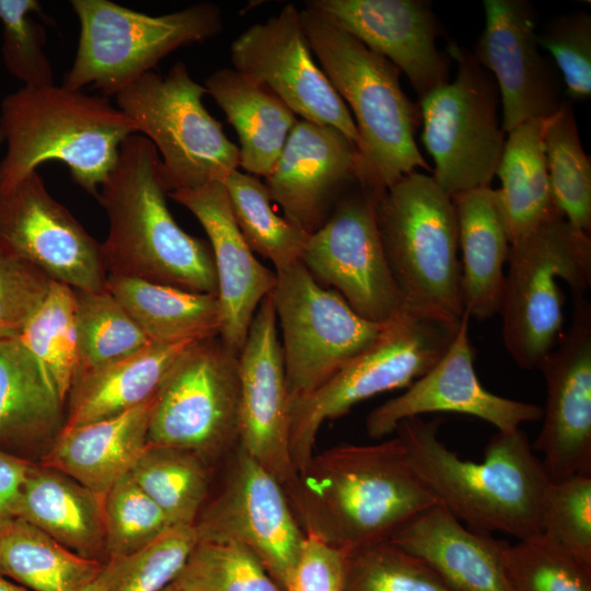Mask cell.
Listing matches in <instances>:
<instances>
[{"label":"cell","mask_w":591,"mask_h":591,"mask_svg":"<svg viewBox=\"0 0 591 591\" xmlns=\"http://www.w3.org/2000/svg\"><path fill=\"white\" fill-rule=\"evenodd\" d=\"M436 503L394 437L313 454L299 474L292 508L305 533L348 553L390 540Z\"/></svg>","instance_id":"obj_1"},{"label":"cell","mask_w":591,"mask_h":591,"mask_svg":"<svg viewBox=\"0 0 591 591\" xmlns=\"http://www.w3.org/2000/svg\"><path fill=\"white\" fill-rule=\"evenodd\" d=\"M108 232L101 253L107 276L142 279L186 291L218 294L209 242L185 232L173 218L155 147L129 136L100 186Z\"/></svg>","instance_id":"obj_2"},{"label":"cell","mask_w":591,"mask_h":591,"mask_svg":"<svg viewBox=\"0 0 591 591\" xmlns=\"http://www.w3.org/2000/svg\"><path fill=\"white\" fill-rule=\"evenodd\" d=\"M439 419L402 420L396 437L407 462L433 495L467 528L501 532L522 540L541 533L538 508L549 482L526 434L519 428L497 431L479 462L462 460L438 438Z\"/></svg>","instance_id":"obj_3"},{"label":"cell","mask_w":591,"mask_h":591,"mask_svg":"<svg viewBox=\"0 0 591 591\" xmlns=\"http://www.w3.org/2000/svg\"><path fill=\"white\" fill-rule=\"evenodd\" d=\"M300 18L320 68L354 114L358 183L381 195L418 169L430 171L415 140L420 108L403 91L401 71L325 14L305 7Z\"/></svg>","instance_id":"obj_4"},{"label":"cell","mask_w":591,"mask_h":591,"mask_svg":"<svg viewBox=\"0 0 591 591\" xmlns=\"http://www.w3.org/2000/svg\"><path fill=\"white\" fill-rule=\"evenodd\" d=\"M7 151L0 189L20 182L45 162L68 166L72 181L91 195L115 166L135 124L107 97L66 86H22L0 104Z\"/></svg>","instance_id":"obj_5"},{"label":"cell","mask_w":591,"mask_h":591,"mask_svg":"<svg viewBox=\"0 0 591 591\" xmlns=\"http://www.w3.org/2000/svg\"><path fill=\"white\" fill-rule=\"evenodd\" d=\"M375 216L404 309L461 320L457 220L451 197L431 175L414 171L379 196Z\"/></svg>","instance_id":"obj_6"},{"label":"cell","mask_w":591,"mask_h":591,"mask_svg":"<svg viewBox=\"0 0 591 591\" xmlns=\"http://www.w3.org/2000/svg\"><path fill=\"white\" fill-rule=\"evenodd\" d=\"M499 306L507 351L522 369L538 368L564 333V281L572 299L591 286L590 234L564 217L510 244Z\"/></svg>","instance_id":"obj_7"},{"label":"cell","mask_w":591,"mask_h":591,"mask_svg":"<svg viewBox=\"0 0 591 591\" xmlns=\"http://www.w3.org/2000/svg\"><path fill=\"white\" fill-rule=\"evenodd\" d=\"M461 320L403 309L370 346L322 386L291 402L290 451L298 474L313 456L325 421L346 415L374 395L408 387L445 354Z\"/></svg>","instance_id":"obj_8"},{"label":"cell","mask_w":591,"mask_h":591,"mask_svg":"<svg viewBox=\"0 0 591 591\" xmlns=\"http://www.w3.org/2000/svg\"><path fill=\"white\" fill-rule=\"evenodd\" d=\"M79 44L62 85L115 95L178 48L204 43L223 28L221 10L196 3L162 15L134 11L108 0H72Z\"/></svg>","instance_id":"obj_9"},{"label":"cell","mask_w":591,"mask_h":591,"mask_svg":"<svg viewBox=\"0 0 591 591\" xmlns=\"http://www.w3.org/2000/svg\"><path fill=\"white\" fill-rule=\"evenodd\" d=\"M205 85L178 61L119 90L116 106L157 149L167 194L223 182L240 166L239 147L202 104Z\"/></svg>","instance_id":"obj_10"},{"label":"cell","mask_w":591,"mask_h":591,"mask_svg":"<svg viewBox=\"0 0 591 591\" xmlns=\"http://www.w3.org/2000/svg\"><path fill=\"white\" fill-rule=\"evenodd\" d=\"M457 73L419 100L421 141L433 160L431 175L451 198L489 187L506 132L498 116L500 96L493 76L472 51L450 42Z\"/></svg>","instance_id":"obj_11"},{"label":"cell","mask_w":591,"mask_h":591,"mask_svg":"<svg viewBox=\"0 0 591 591\" xmlns=\"http://www.w3.org/2000/svg\"><path fill=\"white\" fill-rule=\"evenodd\" d=\"M240 404L239 355L219 336L197 340L153 398L148 444L190 451L210 463L237 445Z\"/></svg>","instance_id":"obj_12"},{"label":"cell","mask_w":591,"mask_h":591,"mask_svg":"<svg viewBox=\"0 0 591 591\" xmlns=\"http://www.w3.org/2000/svg\"><path fill=\"white\" fill-rule=\"evenodd\" d=\"M276 275L273 297L291 403L322 386L370 346L390 321L360 316L339 293L316 282L302 262Z\"/></svg>","instance_id":"obj_13"},{"label":"cell","mask_w":591,"mask_h":591,"mask_svg":"<svg viewBox=\"0 0 591 591\" xmlns=\"http://www.w3.org/2000/svg\"><path fill=\"white\" fill-rule=\"evenodd\" d=\"M379 195L356 184L311 234L301 262L321 286L339 293L360 316L386 323L404 309L375 216Z\"/></svg>","instance_id":"obj_14"},{"label":"cell","mask_w":591,"mask_h":591,"mask_svg":"<svg viewBox=\"0 0 591 591\" xmlns=\"http://www.w3.org/2000/svg\"><path fill=\"white\" fill-rule=\"evenodd\" d=\"M232 452L221 490L194 523L197 541L248 547L285 590L306 534L278 480L239 445Z\"/></svg>","instance_id":"obj_15"},{"label":"cell","mask_w":591,"mask_h":591,"mask_svg":"<svg viewBox=\"0 0 591 591\" xmlns=\"http://www.w3.org/2000/svg\"><path fill=\"white\" fill-rule=\"evenodd\" d=\"M231 61L235 71L273 92L301 119L332 126L358 148L352 115L314 61L294 4L237 36Z\"/></svg>","instance_id":"obj_16"},{"label":"cell","mask_w":591,"mask_h":591,"mask_svg":"<svg viewBox=\"0 0 591 591\" xmlns=\"http://www.w3.org/2000/svg\"><path fill=\"white\" fill-rule=\"evenodd\" d=\"M0 251L73 289L107 288L101 243L50 195L37 171L0 189Z\"/></svg>","instance_id":"obj_17"},{"label":"cell","mask_w":591,"mask_h":591,"mask_svg":"<svg viewBox=\"0 0 591 591\" xmlns=\"http://www.w3.org/2000/svg\"><path fill=\"white\" fill-rule=\"evenodd\" d=\"M273 292L257 308L239 356L237 445L273 475L292 506L299 475L290 451V401Z\"/></svg>","instance_id":"obj_18"},{"label":"cell","mask_w":591,"mask_h":591,"mask_svg":"<svg viewBox=\"0 0 591 591\" xmlns=\"http://www.w3.org/2000/svg\"><path fill=\"white\" fill-rule=\"evenodd\" d=\"M572 301L569 327L537 368L547 398L531 447L543 454L549 480L591 475V303Z\"/></svg>","instance_id":"obj_19"},{"label":"cell","mask_w":591,"mask_h":591,"mask_svg":"<svg viewBox=\"0 0 591 591\" xmlns=\"http://www.w3.org/2000/svg\"><path fill=\"white\" fill-rule=\"evenodd\" d=\"M485 28L472 51L495 79L506 134L551 116L563 102L560 76L540 53L536 12L526 0H484Z\"/></svg>","instance_id":"obj_20"},{"label":"cell","mask_w":591,"mask_h":591,"mask_svg":"<svg viewBox=\"0 0 591 591\" xmlns=\"http://www.w3.org/2000/svg\"><path fill=\"white\" fill-rule=\"evenodd\" d=\"M470 316L464 312L455 338L441 359L407 390L369 413L367 434L374 440L392 434L407 418L428 413H457L483 419L498 431L519 429L542 418L534 404L506 398L486 390L475 369V350L468 336Z\"/></svg>","instance_id":"obj_21"},{"label":"cell","mask_w":591,"mask_h":591,"mask_svg":"<svg viewBox=\"0 0 591 591\" xmlns=\"http://www.w3.org/2000/svg\"><path fill=\"white\" fill-rule=\"evenodd\" d=\"M358 182L357 146L332 126L298 119L264 183L283 217L313 234Z\"/></svg>","instance_id":"obj_22"},{"label":"cell","mask_w":591,"mask_h":591,"mask_svg":"<svg viewBox=\"0 0 591 591\" xmlns=\"http://www.w3.org/2000/svg\"><path fill=\"white\" fill-rule=\"evenodd\" d=\"M316 10L391 61L419 100L449 82L450 55L437 47L444 31L428 0H309Z\"/></svg>","instance_id":"obj_23"},{"label":"cell","mask_w":591,"mask_h":591,"mask_svg":"<svg viewBox=\"0 0 591 591\" xmlns=\"http://www.w3.org/2000/svg\"><path fill=\"white\" fill-rule=\"evenodd\" d=\"M169 196L188 209L208 235L222 313L219 337L240 356L257 308L276 287V271L264 266L243 239L222 182Z\"/></svg>","instance_id":"obj_24"},{"label":"cell","mask_w":591,"mask_h":591,"mask_svg":"<svg viewBox=\"0 0 591 591\" xmlns=\"http://www.w3.org/2000/svg\"><path fill=\"white\" fill-rule=\"evenodd\" d=\"M389 541L425 561L453 591H512L503 564L508 542L465 528L440 503Z\"/></svg>","instance_id":"obj_25"},{"label":"cell","mask_w":591,"mask_h":591,"mask_svg":"<svg viewBox=\"0 0 591 591\" xmlns=\"http://www.w3.org/2000/svg\"><path fill=\"white\" fill-rule=\"evenodd\" d=\"M66 407L19 338L0 339V450L36 462L50 449Z\"/></svg>","instance_id":"obj_26"},{"label":"cell","mask_w":591,"mask_h":591,"mask_svg":"<svg viewBox=\"0 0 591 591\" xmlns=\"http://www.w3.org/2000/svg\"><path fill=\"white\" fill-rule=\"evenodd\" d=\"M153 398L113 418L63 428L38 463L105 496L148 445Z\"/></svg>","instance_id":"obj_27"},{"label":"cell","mask_w":591,"mask_h":591,"mask_svg":"<svg viewBox=\"0 0 591 591\" xmlns=\"http://www.w3.org/2000/svg\"><path fill=\"white\" fill-rule=\"evenodd\" d=\"M457 220L463 310L486 321L498 314L510 242L497 189L482 187L451 198Z\"/></svg>","instance_id":"obj_28"},{"label":"cell","mask_w":591,"mask_h":591,"mask_svg":"<svg viewBox=\"0 0 591 591\" xmlns=\"http://www.w3.org/2000/svg\"><path fill=\"white\" fill-rule=\"evenodd\" d=\"M104 499L62 472L34 462L18 515L79 556L106 564Z\"/></svg>","instance_id":"obj_29"},{"label":"cell","mask_w":591,"mask_h":591,"mask_svg":"<svg viewBox=\"0 0 591 591\" xmlns=\"http://www.w3.org/2000/svg\"><path fill=\"white\" fill-rule=\"evenodd\" d=\"M195 341L150 343L78 374L66 401L63 428L113 418L151 401L176 359Z\"/></svg>","instance_id":"obj_30"},{"label":"cell","mask_w":591,"mask_h":591,"mask_svg":"<svg viewBox=\"0 0 591 591\" xmlns=\"http://www.w3.org/2000/svg\"><path fill=\"white\" fill-rule=\"evenodd\" d=\"M205 88L237 134L240 166L265 178L298 120L296 114L273 92L231 68L211 73Z\"/></svg>","instance_id":"obj_31"},{"label":"cell","mask_w":591,"mask_h":591,"mask_svg":"<svg viewBox=\"0 0 591 591\" xmlns=\"http://www.w3.org/2000/svg\"><path fill=\"white\" fill-rule=\"evenodd\" d=\"M107 290L151 343L174 344L220 335L218 296L115 276H107Z\"/></svg>","instance_id":"obj_32"},{"label":"cell","mask_w":591,"mask_h":591,"mask_svg":"<svg viewBox=\"0 0 591 591\" xmlns=\"http://www.w3.org/2000/svg\"><path fill=\"white\" fill-rule=\"evenodd\" d=\"M543 119L528 120L507 134L496 170L501 182L497 195L510 244L542 223L564 217L548 177Z\"/></svg>","instance_id":"obj_33"},{"label":"cell","mask_w":591,"mask_h":591,"mask_svg":"<svg viewBox=\"0 0 591 591\" xmlns=\"http://www.w3.org/2000/svg\"><path fill=\"white\" fill-rule=\"evenodd\" d=\"M104 565L79 556L20 518L0 534V575L31 591H83Z\"/></svg>","instance_id":"obj_34"},{"label":"cell","mask_w":591,"mask_h":591,"mask_svg":"<svg viewBox=\"0 0 591 591\" xmlns=\"http://www.w3.org/2000/svg\"><path fill=\"white\" fill-rule=\"evenodd\" d=\"M18 338L66 407L79 364L74 289L51 280Z\"/></svg>","instance_id":"obj_35"},{"label":"cell","mask_w":591,"mask_h":591,"mask_svg":"<svg viewBox=\"0 0 591 591\" xmlns=\"http://www.w3.org/2000/svg\"><path fill=\"white\" fill-rule=\"evenodd\" d=\"M129 474L172 526L195 523L209 488L207 461L190 451L148 444Z\"/></svg>","instance_id":"obj_36"},{"label":"cell","mask_w":591,"mask_h":591,"mask_svg":"<svg viewBox=\"0 0 591 591\" xmlns=\"http://www.w3.org/2000/svg\"><path fill=\"white\" fill-rule=\"evenodd\" d=\"M222 183L234 220L252 252L269 259L275 271L301 262L311 234L275 211L266 184L239 170Z\"/></svg>","instance_id":"obj_37"},{"label":"cell","mask_w":591,"mask_h":591,"mask_svg":"<svg viewBox=\"0 0 591 591\" xmlns=\"http://www.w3.org/2000/svg\"><path fill=\"white\" fill-rule=\"evenodd\" d=\"M543 143L557 208L575 228L591 231V160L579 137L572 102L543 119Z\"/></svg>","instance_id":"obj_38"},{"label":"cell","mask_w":591,"mask_h":591,"mask_svg":"<svg viewBox=\"0 0 591 591\" xmlns=\"http://www.w3.org/2000/svg\"><path fill=\"white\" fill-rule=\"evenodd\" d=\"M74 292L79 349L76 376L151 343L107 288Z\"/></svg>","instance_id":"obj_39"},{"label":"cell","mask_w":591,"mask_h":591,"mask_svg":"<svg viewBox=\"0 0 591 591\" xmlns=\"http://www.w3.org/2000/svg\"><path fill=\"white\" fill-rule=\"evenodd\" d=\"M172 584L179 591H285L239 543L198 542Z\"/></svg>","instance_id":"obj_40"},{"label":"cell","mask_w":591,"mask_h":591,"mask_svg":"<svg viewBox=\"0 0 591 591\" xmlns=\"http://www.w3.org/2000/svg\"><path fill=\"white\" fill-rule=\"evenodd\" d=\"M344 591H453L420 558L392 542L346 554Z\"/></svg>","instance_id":"obj_41"},{"label":"cell","mask_w":591,"mask_h":591,"mask_svg":"<svg viewBox=\"0 0 591 591\" xmlns=\"http://www.w3.org/2000/svg\"><path fill=\"white\" fill-rule=\"evenodd\" d=\"M503 564L512 591H591V567L542 533L508 543Z\"/></svg>","instance_id":"obj_42"},{"label":"cell","mask_w":591,"mask_h":591,"mask_svg":"<svg viewBox=\"0 0 591 591\" xmlns=\"http://www.w3.org/2000/svg\"><path fill=\"white\" fill-rule=\"evenodd\" d=\"M104 514L107 561L146 548L172 528L129 473L106 493Z\"/></svg>","instance_id":"obj_43"},{"label":"cell","mask_w":591,"mask_h":591,"mask_svg":"<svg viewBox=\"0 0 591 591\" xmlns=\"http://www.w3.org/2000/svg\"><path fill=\"white\" fill-rule=\"evenodd\" d=\"M196 543L194 524L176 525L146 548L108 560L106 591H161L176 578Z\"/></svg>","instance_id":"obj_44"},{"label":"cell","mask_w":591,"mask_h":591,"mask_svg":"<svg viewBox=\"0 0 591 591\" xmlns=\"http://www.w3.org/2000/svg\"><path fill=\"white\" fill-rule=\"evenodd\" d=\"M542 534L591 567V475L549 480L538 508Z\"/></svg>","instance_id":"obj_45"},{"label":"cell","mask_w":591,"mask_h":591,"mask_svg":"<svg viewBox=\"0 0 591 591\" xmlns=\"http://www.w3.org/2000/svg\"><path fill=\"white\" fill-rule=\"evenodd\" d=\"M40 11L36 0H0L2 60L23 86L54 84L53 66L43 49L46 32L32 16Z\"/></svg>","instance_id":"obj_46"},{"label":"cell","mask_w":591,"mask_h":591,"mask_svg":"<svg viewBox=\"0 0 591 591\" xmlns=\"http://www.w3.org/2000/svg\"><path fill=\"white\" fill-rule=\"evenodd\" d=\"M537 43L553 57L571 100L591 95V14L563 13L537 32Z\"/></svg>","instance_id":"obj_47"},{"label":"cell","mask_w":591,"mask_h":591,"mask_svg":"<svg viewBox=\"0 0 591 591\" xmlns=\"http://www.w3.org/2000/svg\"><path fill=\"white\" fill-rule=\"evenodd\" d=\"M50 281L37 267L0 251V339L20 336Z\"/></svg>","instance_id":"obj_48"},{"label":"cell","mask_w":591,"mask_h":591,"mask_svg":"<svg viewBox=\"0 0 591 591\" xmlns=\"http://www.w3.org/2000/svg\"><path fill=\"white\" fill-rule=\"evenodd\" d=\"M285 591H344L346 552L305 533Z\"/></svg>","instance_id":"obj_49"},{"label":"cell","mask_w":591,"mask_h":591,"mask_svg":"<svg viewBox=\"0 0 591 591\" xmlns=\"http://www.w3.org/2000/svg\"><path fill=\"white\" fill-rule=\"evenodd\" d=\"M33 463L0 450V534L19 518L21 489Z\"/></svg>","instance_id":"obj_50"},{"label":"cell","mask_w":591,"mask_h":591,"mask_svg":"<svg viewBox=\"0 0 591 591\" xmlns=\"http://www.w3.org/2000/svg\"><path fill=\"white\" fill-rule=\"evenodd\" d=\"M108 578L107 563L104 565L102 572L92 581L83 591H106Z\"/></svg>","instance_id":"obj_51"},{"label":"cell","mask_w":591,"mask_h":591,"mask_svg":"<svg viewBox=\"0 0 591 591\" xmlns=\"http://www.w3.org/2000/svg\"><path fill=\"white\" fill-rule=\"evenodd\" d=\"M0 591H31V590L0 575Z\"/></svg>","instance_id":"obj_52"},{"label":"cell","mask_w":591,"mask_h":591,"mask_svg":"<svg viewBox=\"0 0 591 591\" xmlns=\"http://www.w3.org/2000/svg\"><path fill=\"white\" fill-rule=\"evenodd\" d=\"M161 591H179L177 588H175L172 583L163 588Z\"/></svg>","instance_id":"obj_53"},{"label":"cell","mask_w":591,"mask_h":591,"mask_svg":"<svg viewBox=\"0 0 591 591\" xmlns=\"http://www.w3.org/2000/svg\"><path fill=\"white\" fill-rule=\"evenodd\" d=\"M3 143V136H2V132H1V129H0V146Z\"/></svg>","instance_id":"obj_54"}]
</instances>
